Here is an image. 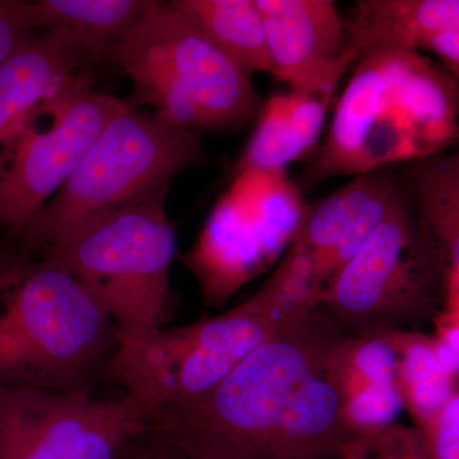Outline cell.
Listing matches in <instances>:
<instances>
[{
	"instance_id": "obj_1",
	"label": "cell",
	"mask_w": 459,
	"mask_h": 459,
	"mask_svg": "<svg viewBox=\"0 0 459 459\" xmlns=\"http://www.w3.org/2000/svg\"><path fill=\"white\" fill-rule=\"evenodd\" d=\"M343 337L314 310L211 391L151 413L144 431L193 459H340L353 435L329 359Z\"/></svg>"
},
{
	"instance_id": "obj_2",
	"label": "cell",
	"mask_w": 459,
	"mask_h": 459,
	"mask_svg": "<svg viewBox=\"0 0 459 459\" xmlns=\"http://www.w3.org/2000/svg\"><path fill=\"white\" fill-rule=\"evenodd\" d=\"M458 115V80L430 57L402 50L368 54L353 65L299 186L443 155L457 143Z\"/></svg>"
},
{
	"instance_id": "obj_3",
	"label": "cell",
	"mask_w": 459,
	"mask_h": 459,
	"mask_svg": "<svg viewBox=\"0 0 459 459\" xmlns=\"http://www.w3.org/2000/svg\"><path fill=\"white\" fill-rule=\"evenodd\" d=\"M117 347L104 307L56 259L0 249V389L92 395Z\"/></svg>"
},
{
	"instance_id": "obj_4",
	"label": "cell",
	"mask_w": 459,
	"mask_h": 459,
	"mask_svg": "<svg viewBox=\"0 0 459 459\" xmlns=\"http://www.w3.org/2000/svg\"><path fill=\"white\" fill-rule=\"evenodd\" d=\"M309 314L267 280L252 298L212 318L179 328L117 332L105 379L122 386L147 419L211 391L259 346Z\"/></svg>"
},
{
	"instance_id": "obj_5",
	"label": "cell",
	"mask_w": 459,
	"mask_h": 459,
	"mask_svg": "<svg viewBox=\"0 0 459 459\" xmlns=\"http://www.w3.org/2000/svg\"><path fill=\"white\" fill-rule=\"evenodd\" d=\"M204 160L198 132L129 107L107 124L65 186L13 238L31 253L56 247Z\"/></svg>"
},
{
	"instance_id": "obj_6",
	"label": "cell",
	"mask_w": 459,
	"mask_h": 459,
	"mask_svg": "<svg viewBox=\"0 0 459 459\" xmlns=\"http://www.w3.org/2000/svg\"><path fill=\"white\" fill-rule=\"evenodd\" d=\"M446 303L442 263L402 179L369 240L323 289L318 309L344 336L367 337L434 322Z\"/></svg>"
},
{
	"instance_id": "obj_7",
	"label": "cell",
	"mask_w": 459,
	"mask_h": 459,
	"mask_svg": "<svg viewBox=\"0 0 459 459\" xmlns=\"http://www.w3.org/2000/svg\"><path fill=\"white\" fill-rule=\"evenodd\" d=\"M169 186L35 252L65 265L104 307L119 333L161 328L168 316L178 250L177 230L166 211Z\"/></svg>"
},
{
	"instance_id": "obj_8",
	"label": "cell",
	"mask_w": 459,
	"mask_h": 459,
	"mask_svg": "<svg viewBox=\"0 0 459 459\" xmlns=\"http://www.w3.org/2000/svg\"><path fill=\"white\" fill-rule=\"evenodd\" d=\"M307 204L287 170L237 171L208 216L195 247L183 255L207 307L225 304L287 252Z\"/></svg>"
},
{
	"instance_id": "obj_9",
	"label": "cell",
	"mask_w": 459,
	"mask_h": 459,
	"mask_svg": "<svg viewBox=\"0 0 459 459\" xmlns=\"http://www.w3.org/2000/svg\"><path fill=\"white\" fill-rule=\"evenodd\" d=\"M129 100L74 75L36 108L0 151V226L17 235L65 186L102 129ZM134 108V107H133Z\"/></svg>"
},
{
	"instance_id": "obj_10",
	"label": "cell",
	"mask_w": 459,
	"mask_h": 459,
	"mask_svg": "<svg viewBox=\"0 0 459 459\" xmlns=\"http://www.w3.org/2000/svg\"><path fill=\"white\" fill-rule=\"evenodd\" d=\"M144 424L128 395L0 389V459H119Z\"/></svg>"
},
{
	"instance_id": "obj_11",
	"label": "cell",
	"mask_w": 459,
	"mask_h": 459,
	"mask_svg": "<svg viewBox=\"0 0 459 459\" xmlns=\"http://www.w3.org/2000/svg\"><path fill=\"white\" fill-rule=\"evenodd\" d=\"M117 48L164 74L204 131L241 128L261 110L252 78L168 3L152 2Z\"/></svg>"
},
{
	"instance_id": "obj_12",
	"label": "cell",
	"mask_w": 459,
	"mask_h": 459,
	"mask_svg": "<svg viewBox=\"0 0 459 459\" xmlns=\"http://www.w3.org/2000/svg\"><path fill=\"white\" fill-rule=\"evenodd\" d=\"M276 80L290 90L333 100L359 57L333 0H255Z\"/></svg>"
},
{
	"instance_id": "obj_13",
	"label": "cell",
	"mask_w": 459,
	"mask_h": 459,
	"mask_svg": "<svg viewBox=\"0 0 459 459\" xmlns=\"http://www.w3.org/2000/svg\"><path fill=\"white\" fill-rule=\"evenodd\" d=\"M401 181L394 169L358 175L319 204L307 205L292 241L312 256L323 289L369 240L388 212Z\"/></svg>"
},
{
	"instance_id": "obj_14",
	"label": "cell",
	"mask_w": 459,
	"mask_h": 459,
	"mask_svg": "<svg viewBox=\"0 0 459 459\" xmlns=\"http://www.w3.org/2000/svg\"><path fill=\"white\" fill-rule=\"evenodd\" d=\"M82 56L63 36H29L0 65V151L41 104L74 77Z\"/></svg>"
},
{
	"instance_id": "obj_15",
	"label": "cell",
	"mask_w": 459,
	"mask_h": 459,
	"mask_svg": "<svg viewBox=\"0 0 459 459\" xmlns=\"http://www.w3.org/2000/svg\"><path fill=\"white\" fill-rule=\"evenodd\" d=\"M360 57L383 50L427 53L437 32L459 29L458 0H360L346 22Z\"/></svg>"
},
{
	"instance_id": "obj_16",
	"label": "cell",
	"mask_w": 459,
	"mask_h": 459,
	"mask_svg": "<svg viewBox=\"0 0 459 459\" xmlns=\"http://www.w3.org/2000/svg\"><path fill=\"white\" fill-rule=\"evenodd\" d=\"M333 100L290 90L263 101L255 131L237 170H287L312 152L322 137Z\"/></svg>"
},
{
	"instance_id": "obj_17",
	"label": "cell",
	"mask_w": 459,
	"mask_h": 459,
	"mask_svg": "<svg viewBox=\"0 0 459 459\" xmlns=\"http://www.w3.org/2000/svg\"><path fill=\"white\" fill-rule=\"evenodd\" d=\"M416 219L439 256L446 309L459 312V156L443 153L409 164L403 180Z\"/></svg>"
},
{
	"instance_id": "obj_18",
	"label": "cell",
	"mask_w": 459,
	"mask_h": 459,
	"mask_svg": "<svg viewBox=\"0 0 459 459\" xmlns=\"http://www.w3.org/2000/svg\"><path fill=\"white\" fill-rule=\"evenodd\" d=\"M151 5L152 0H21L30 31L56 32L93 57L113 56Z\"/></svg>"
},
{
	"instance_id": "obj_19",
	"label": "cell",
	"mask_w": 459,
	"mask_h": 459,
	"mask_svg": "<svg viewBox=\"0 0 459 459\" xmlns=\"http://www.w3.org/2000/svg\"><path fill=\"white\" fill-rule=\"evenodd\" d=\"M168 5L247 77L273 74L264 23L255 0H172Z\"/></svg>"
},
{
	"instance_id": "obj_20",
	"label": "cell",
	"mask_w": 459,
	"mask_h": 459,
	"mask_svg": "<svg viewBox=\"0 0 459 459\" xmlns=\"http://www.w3.org/2000/svg\"><path fill=\"white\" fill-rule=\"evenodd\" d=\"M398 350V386L416 427L427 422L458 392V379L437 358L433 337L415 331L394 332Z\"/></svg>"
},
{
	"instance_id": "obj_21",
	"label": "cell",
	"mask_w": 459,
	"mask_h": 459,
	"mask_svg": "<svg viewBox=\"0 0 459 459\" xmlns=\"http://www.w3.org/2000/svg\"><path fill=\"white\" fill-rule=\"evenodd\" d=\"M418 429L430 459H459V392Z\"/></svg>"
},
{
	"instance_id": "obj_22",
	"label": "cell",
	"mask_w": 459,
	"mask_h": 459,
	"mask_svg": "<svg viewBox=\"0 0 459 459\" xmlns=\"http://www.w3.org/2000/svg\"><path fill=\"white\" fill-rule=\"evenodd\" d=\"M340 459H398L397 424L355 435L344 444Z\"/></svg>"
},
{
	"instance_id": "obj_23",
	"label": "cell",
	"mask_w": 459,
	"mask_h": 459,
	"mask_svg": "<svg viewBox=\"0 0 459 459\" xmlns=\"http://www.w3.org/2000/svg\"><path fill=\"white\" fill-rule=\"evenodd\" d=\"M437 334L433 336L437 358L444 369L458 379L459 369V312L443 310L434 320Z\"/></svg>"
},
{
	"instance_id": "obj_24",
	"label": "cell",
	"mask_w": 459,
	"mask_h": 459,
	"mask_svg": "<svg viewBox=\"0 0 459 459\" xmlns=\"http://www.w3.org/2000/svg\"><path fill=\"white\" fill-rule=\"evenodd\" d=\"M21 0H0V65L29 38Z\"/></svg>"
},
{
	"instance_id": "obj_25",
	"label": "cell",
	"mask_w": 459,
	"mask_h": 459,
	"mask_svg": "<svg viewBox=\"0 0 459 459\" xmlns=\"http://www.w3.org/2000/svg\"><path fill=\"white\" fill-rule=\"evenodd\" d=\"M119 459H193L157 437L142 431L126 444Z\"/></svg>"
},
{
	"instance_id": "obj_26",
	"label": "cell",
	"mask_w": 459,
	"mask_h": 459,
	"mask_svg": "<svg viewBox=\"0 0 459 459\" xmlns=\"http://www.w3.org/2000/svg\"><path fill=\"white\" fill-rule=\"evenodd\" d=\"M398 459H430L418 429L397 425Z\"/></svg>"
}]
</instances>
